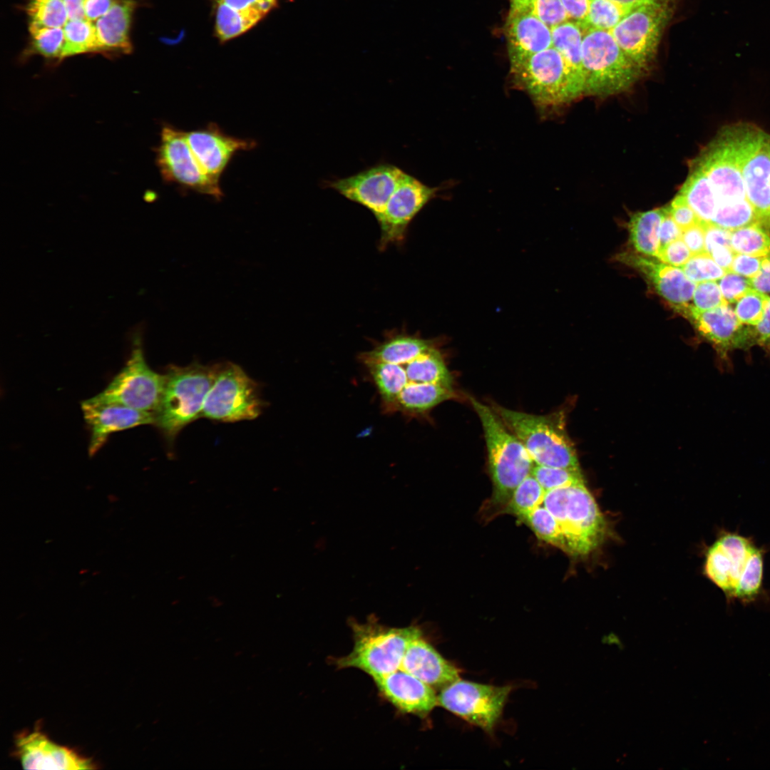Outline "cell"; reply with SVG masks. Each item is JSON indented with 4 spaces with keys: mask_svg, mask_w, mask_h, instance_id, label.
<instances>
[{
    "mask_svg": "<svg viewBox=\"0 0 770 770\" xmlns=\"http://www.w3.org/2000/svg\"><path fill=\"white\" fill-rule=\"evenodd\" d=\"M358 359L384 414L416 418L455 396L453 390L441 386L447 367L433 339L391 331Z\"/></svg>",
    "mask_w": 770,
    "mask_h": 770,
    "instance_id": "6da1fadb",
    "label": "cell"
},
{
    "mask_svg": "<svg viewBox=\"0 0 770 770\" xmlns=\"http://www.w3.org/2000/svg\"><path fill=\"white\" fill-rule=\"evenodd\" d=\"M471 404L480 419L486 444L488 468L493 491L488 509H502L514 490L532 472L534 461L523 443L497 414L473 397Z\"/></svg>",
    "mask_w": 770,
    "mask_h": 770,
    "instance_id": "7a4b0ae2",
    "label": "cell"
},
{
    "mask_svg": "<svg viewBox=\"0 0 770 770\" xmlns=\"http://www.w3.org/2000/svg\"><path fill=\"white\" fill-rule=\"evenodd\" d=\"M215 372L216 364L195 362L185 366H169L154 424L170 443L186 426L200 417Z\"/></svg>",
    "mask_w": 770,
    "mask_h": 770,
    "instance_id": "3957f363",
    "label": "cell"
},
{
    "mask_svg": "<svg viewBox=\"0 0 770 770\" xmlns=\"http://www.w3.org/2000/svg\"><path fill=\"white\" fill-rule=\"evenodd\" d=\"M509 57L515 84L537 105L558 106L584 96V82L554 47Z\"/></svg>",
    "mask_w": 770,
    "mask_h": 770,
    "instance_id": "277c9868",
    "label": "cell"
},
{
    "mask_svg": "<svg viewBox=\"0 0 770 770\" xmlns=\"http://www.w3.org/2000/svg\"><path fill=\"white\" fill-rule=\"evenodd\" d=\"M349 625L353 632V650L337 659L336 664L339 668L359 669L374 680L399 669L409 644L422 634L416 626L388 627L374 616L364 623L352 620Z\"/></svg>",
    "mask_w": 770,
    "mask_h": 770,
    "instance_id": "5b68a950",
    "label": "cell"
},
{
    "mask_svg": "<svg viewBox=\"0 0 770 770\" xmlns=\"http://www.w3.org/2000/svg\"><path fill=\"white\" fill-rule=\"evenodd\" d=\"M492 409L523 443L535 464L580 469L563 414L534 415L496 404Z\"/></svg>",
    "mask_w": 770,
    "mask_h": 770,
    "instance_id": "8992f818",
    "label": "cell"
},
{
    "mask_svg": "<svg viewBox=\"0 0 770 770\" xmlns=\"http://www.w3.org/2000/svg\"><path fill=\"white\" fill-rule=\"evenodd\" d=\"M585 31L582 44L584 96H607L627 90L642 68L623 52L610 31Z\"/></svg>",
    "mask_w": 770,
    "mask_h": 770,
    "instance_id": "52a82bcc",
    "label": "cell"
},
{
    "mask_svg": "<svg viewBox=\"0 0 770 770\" xmlns=\"http://www.w3.org/2000/svg\"><path fill=\"white\" fill-rule=\"evenodd\" d=\"M265 406L256 381L239 365L225 362L216 364L200 417L229 423L253 420Z\"/></svg>",
    "mask_w": 770,
    "mask_h": 770,
    "instance_id": "ba28073f",
    "label": "cell"
},
{
    "mask_svg": "<svg viewBox=\"0 0 770 770\" xmlns=\"http://www.w3.org/2000/svg\"><path fill=\"white\" fill-rule=\"evenodd\" d=\"M165 381V374L153 371L146 363L140 339L136 337L125 365L101 392L88 400L118 404L155 414L161 401Z\"/></svg>",
    "mask_w": 770,
    "mask_h": 770,
    "instance_id": "9c48e42d",
    "label": "cell"
},
{
    "mask_svg": "<svg viewBox=\"0 0 770 770\" xmlns=\"http://www.w3.org/2000/svg\"><path fill=\"white\" fill-rule=\"evenodd\" d=\"M566 553L586 555L597 548L606 533L605 518L585 483L568 486L564 510L555 518Z\"/></svg>",
    "mask_w": 770,
    "mask_h": 770,
    "instance_id": "30bf717a",
    "label": "cell"
},
{
    "mask_svg": "<svg viewBox=\"0 0 770 770\" xmlns=\"http://www.w3.org/2000/svg\"><path fill=\"white\" fill-rule=\"evenodd\" d=\"M156 163L167 183L220 200L222 192L219 180L209 175L201 167L190 148L185 132L171 126H164L156 148Z\"/></svg>",
    "mask_w": 770,
    "mask_h": 770,
    "instance_id": "8fae6325",
    "label": "cell"
},
{
    "mask_svg": "<svg viewBox=\"0 0 770 770\" xmlns=\"http://www.w3.org/2000/svg\"><path fill=\"white\" fill-rule=\"evenodd\" d=\"M510 686L458 679L441 689L438 704L468 723L491 732L500 719Z\"/></svg>",
    "mask_w": 770,
    "mask_h": 770,
    "instance_id": "7c38bea8",
    "label": "cell"
},
{
    "mask_svg": "<svg viewBox=\"0 0 770 770\" xmlns=\"http://www.w3.org/2000/svg\"><path fill=\"white\" fill-rule=\"evenodd\" d=\"M438 188L429 187L404 172L381 213L376 217L381 235L379 248L400 245L416 215L433 199Z\"/></svg>",
    "mask_w": 770,
    "mask_h": 770,
    "instance_id": "4fadbf2b",
    "label": "cell"
},
{
    "mask_svg": "<svg viewBox=\"0 0 770 770\" xmlns=\"http://www.w3.org/2000/svg\"><path fill=\"white\" fill-rule=\"evenodd\" d=\"M675 310L690 320L699 334L712 344L727 367L731 366L729 351L754 346L752 326L741 324L727 303L704 312L697 311L689 304Z\"/></svg>",
    "mask_w": 770,
    "mask_h": 770,
    "instance_id": "5bb4252c",
    "label": "cell"
},
{
    "mask_svg": "<svg viewBox=\"0 0 770 770\" xmlns=\"http://www.w3.org/2000/svg\"><path fill=\"white\" fill-rule=\"evenodd\" d=\"M404 172L394 164L381 163L354 175L327 181L326 187L366 207L377 217L384 209Z\"/></svg>",
    "mask_w": 770,
    "mask_h": 770,
    "instance_id": "9a60e30c",
    "label": "cell"
},
{
    "mask_svg": "<svg viewBox=\"0 0 770 770\" xmlns=\"http://www.w3.org/2000/svg\"><path fill=\"white\" fill-rule=\"evenodd\" d=\"M659 3L634 7L610 31L623 52L644 68L654 51L664 21Z\"/></svg>",
    "mask_w": 770,
    "mask_h": 770,
    "instance_id": "2e32d148",
    "label": "cell"
},
{
    "mask_svg": "<svg viewBox=\"0 0 770 770\" xmlns=\"http://www.w3.org/2000/svg\"><path fill=\"white\" fill-rule=\"evenodd\" d=\"M617 260L637 270L655 291L675 309L692 299L697 284L689 279L680 267L672 266L631 252H622Z\"/></svg>",
    "mask_w": 770,
    "mask_h": 770,
    "instance_id": "e0dca14e",
    "label": "cell"
},
{
    "mask_svg": "<svg viewBox=\"0 0 770 770\" xmlns=\"http://www.w3.org/2000/svg\"><path fill=\"white\" fill-rule=\"evenodd\" d=\"M16 753L28 769H91L95 764L73 749L59 745L39 730L22 732L15 741Z\"/></svg>",
    "mask_w": 770,
    "mask_h": 770,
    "instance_id": "ac0fdd59",
    "label": "cell"
},
{
    "mask_svg": "<svg viewBox=\"0 0 770 770\" xmlns=\"http://www.w3.org/2000/svg\"><path fill=\"white\" fill-rule=\"evenodd\" d=\"M81 406L90 430V456L102 447L111 433L155 423L154 414L118 404L95 403L86 399Z\"/></svg>",
    "mask_w": 770,
    "mask_h": 770,
    "instance_id": "d6986e66",
    "label": "cell"
},
{
    "mask_svg": "<svg viewBox=\"0 0 770 770\" xmlns=\"http://www.w3.org/2000/svg\"><path fill=\"white\" fill-rule=\"evenodd\" d=\"M188 143L204 170L218 180L232 156L255 147V141L225 133L216 124L185 132Z\"/></svg>",
    "mask_w": 770,
    "mask_h": 770,
    "instance_id": "ffe728a7",
    "label": "cell"
},
{
    "mask_svg": "<svg viewBox=\"0 0 770 770\" xmlns=\"http://www.w3.org/2000/svg\"><path fill=\"white\" fill-rule=\"evenodd\" d=\"M374 681L381 695L402 712L424 717L438 706L433 688L401 669Z\"/></svg>",
    "mask_w": 770,
    "mask_h": 770,
    "instance_id": "44dd1931",
    "label": "cell"
},
{
    "mask_svg": "<svg viewBox=\"0 0 770 770\" xmlns=\"http://www.w3.org/2000/svg\"><path fill=\"white\" fill-rule=\"evenodd\" d=\"M746 198L760 222L770 227V134L764 131L742 168Z\"/></svg>",
    "mask_w": 770,
    "mask_h": 770,
    "instance_id": "7402d4cb",
    "label": "cell"
},
{
    "mask_svg": "<svg viewBox=\"0 0 770 770\" xmlns=\"http://www.w3.org/2000/svg\"><path fill=\"white\" fill-rule=\"evenodd\" d=\"M400 669L440 690L460 679L458 669L423 640L422 634L409 644Z\"/></svg>",
    "mask_w": 770,
    "mask_h": 770,
    "instance_id": "603a6c76",
    "label": "cell"
},
{
    "mask_svg": "<svg viewBox=\"0 0 770 770\" xmlns=\"http://www.w3.org/2000/svg\"><path fill=\"white\" fill-rule=\"evenodd\" d=\"M506 34L509 56L532 54L552 47L551 29L528 13L510 10Z\"/></svg>",
    "mask_w": 770,
    "mask_h": 770,
    "instance_id": "cb8c5ba5",
    "label": "cell"
},
{
    "mask_svg": "<svg viewBox=\"0 0 770 770\" xmlns=\"http://www.w3.org/2000/svg\"><path fill=\"white\" fill-rule=\"evenodd\" d=\"M135 6L134 0H119L97 20L95 26L101 52L131 51L129 34Z\"/></svg>",
    "mask_w": 770,
    "mask_h": 770,
    "instance_id": "d4e9b609",
    "label": "cell"
},
{
    "mask_svg": "<svg viewBox=\"0 0 770 770\" xmlns=\"http://www.w3.org/2000/svg\"><path fill=\"white\" fill-rule=\"evenodd\" d=\"M667 213V206L633 214L628 222L630 242L637 252L656 257L659 247L661 224Z\"/></svg>",
    "mask_w": 770,
    "mask_h": 770,
    "instance_id": "484cf974",
    "label": "cell"
},
{
    "mask_svg": "<svg viewBox=\"0 0 770 770\" xmlns=\"http://www.w3.org/2000/svg\"><path fill=\"white\" fill-rule=\"evenodd\" d=\"M679 193L703 222H711L717 209V201L707 175L698 166L692 164L689 175Z\"/></svg>",
    "mask_w": 770,
    "mask_h": 770,
    "instance_id": "4316f807",
    "label": "cell"
},
{
    "mask_svg": "<svg viewBox=\"0 0 770 770\" xmlns=\"http://www.w3.org/2000/svg\"><path fill=\"white\" fill-rule=\"evenodd\" d=\"M552 46L558 50L567 63L584 82L582 63V44L584 33L578 24L567 21L551 29Z\"/></svg>",
    "mask_w": 770,
    "mask_h": 770,
    "instance_id": "83f0119b",
    "label": "cell"
},
{
    "mask_svg": "<svg viewBox=\"0 0 770 770\" xmlns=\"http://www.w3.org/2000/svg\"><path fill=\"white\" fill-rule=\"evenodd\" d=\"M265 16L258 11L237 10L222 2H217V36L222 42L235 38L256 25Z\"/></svg>",
    "mask_w": 770,
    "mask_h": 770,
    "instance_id": "f1b7e54d",
    "label": "cell"
},
{
    "mask_svg": "<svg viewBox=\"0 0 770 770\" xmlns=\"http://www.w3.org/2000/svg\"><path fill=\"white\" fill-rule=\"evenodd\" d=\"M704 571L728 598L734 597L740 574L730 557L716 542L707 552Z\"/></svg>",
    "mask_w": 770,
    "mask_h": 770,
    "instance_id": "f546056e",
    "label": "cell"
},
{
    "mask_svg": "<svg viewBox=\"0 0 770 770\" xmlns=\"http://www.w3.org/2000/svg\"><path fill=\"white\" fill-rule=\"evenodd\" d=\"M545 491L530 473L514 490L500 513L511 514L523 520L535 508L543 505Z\"/></svg>",
    "mask_w": 770,
    "mask_h": 770,
    "instance_id": "4dcf8cb0",
    "label": "cell"
},
{
    "mask_svg": "<svg viewBox=\"0 0 770 770\" xmlns=\"http://www.w3.org/2000/svg\"><path fill=\"white\" fill-rule=\"evenodd\" d=\"M730 246L735 253L765 256L770 252V227L758 222L732 230Z\"/></svg>",
    "mask_w": 770,
    "mask_h": 770,
    "instance_id": "1f68e13d",
    "label": "cell"
},
{
    "mask_svg": "<svg viewBox=\"0 0 770 770\" xmlns=\"http://www.w3.org/2000/svg\"><path fill=\"white\" fill-rule=\"evenodd\" d=\"M632 9L613 0H590L587 16L581 28L611 31Z\"/></svg>",
    "mask_w": 770,
    "mask_h": 770,
    "instance_id": "d6a6232c",
    "label": "cell"
},
{
    "mask_svg": "<svg viewBox=\"0 0 770 770\" xmlns=\"http://www.w3.org/2000/svg\"><path fill=\"white\" fill-rule=\"evenodd\" d=\"M29 27L62 29L68 20L63 0H28Z\"/></svg>",
    "mask_w": 770,
    "mask_h": 770,
    "instance_id": "836d02e7",
    "label": "cell"
},
{
    "mask_svg": "<svg viewBox=\"0 0 770 770\" xmlns=\"http://www.w3.org/2000/svg\"><path fill=\"white\" fill-rule=\"evenodd\" d=\"M510 10L530 14L550 29L568 21L560 0H510Z\"/></svg>",
    "mask_w": 770,
    "mask_h": 770,
    "instance_id": "e575fe53",
    "label": "cell"
},
{
    "mask_svg": "<svg viewBox=\"0 0 770 770\" xmlns=\"http://www.w3.org/2000/svg\"><path fill=\"white\" fill-rule=\"evenodd\" d=\"M763 550L754 546L740 576L734 597L752 601L758 595L762 581Z\"/></svg>",
    "mask_w": 770,
    "mask_h": 770,
    "instance_id": "d590c367",
    "label": "cell"
},
{
    "mask_svg": "<svg viewBox=\"0 0 770 770\" xmlns=\"http://www.w3.org/2000/svg\"><path fill=\"white\" fill-rule=\"evenodd\" d=\"M31 51L49 58L61 60L65 38L63 29L29 27Z\"/></svg>",
    "mask_w": 770,
    "mask_h": 770,
    "instance_id": "8d00e7d4",
    "label": "cell"
},
{
    "mask_svg": "<svg viewBox=\"0 0 770 770\" xmlns=\"http://www.w3.org/2000/svg\"><path fill=\"white\" fill-rule=\"evenodd\" d=\"M522 522L528 525L539 539L561 548L562 538L559 524L543 505L535 508Z\"/></svg>",
    "mask_w": 770,
    "mask_h": 770,
    "instance_id": "74e56055",
    "label": "cell"
},
{
    "mask_svg": "<svg viewBox=\"0 0 770 770\" xmlns=\"http://www.w3.org/2000/svg\"><path fill=\"white\" fill-rule=\"evenodd\" d=\"M531 474L545 491L584 483L580 469L535 464Z\"/></svg>",
    "mask_w": 770,
    "mask_h": 770,
    "instance_id": "f35d334b",
    "label": "cell"
},
{
    "mask_svg": "<svg viewBox=\"0 0 770 770\" xmlns=\"http://www.w3.org/2000/svg\"><path fill=\"white\" fill-rule=\"evenodd\" d=\"M680 268L687 277L695 283L718 280L727 272L719 267L707 252L692 255Z\"/></svg>",
    "mask_w": 770,
    "mask_h": 770,
    "instance_id": "ab89813d",
    "label": "cell"
},
{
    "mask_svg": "<svg viewBox=\"0 0 770 770\" xmlns=\"http://www.w3.org/2000/svg\"><path fill=\"white\" fill-rule=\"evenodd\" d=\"M770 297L754 289H749L735 302L734 313L744 325L755 326L762 317Z\"/></svg>",
    "mask_w": 770,
    "mask_h": 770,
    "instance_id": "60d3db41",
    "label": "cell"
},
{
    "mask_svg": "<svg viewBox=\"0 0 770 770\" xmlns=\"http://www.w3.org/2000/svg\"><path fill=\"white\" fill-rule=\"evenodd\" d=\"M692 299V306L699 312L710 310L727 303L722 297L719 284L715 281L697 283Z\"/></svg>",
    "mask_w": 770,
    "mask_h": 770,
    "instance_id": "b9f144b4",
    "label": "cell"
},
{
    "mask_svg": "<svg viewBox=\"0 0 770 770\" xmlns=\"http://www.w3.org/2000/svg\"><path fill=\"white\" fill-rule=\"evenodd\" d=\"M719 286L725 302L728 304L735 302L743 294L752 289L750 279L727 271L719 279Z\"/></svg>",
    "mask_w": 770,
    "mask_h": 770,
    "instance_id": "7bdbcfd3",
    "label": "cell"
},
{
    "mask_svg": "<svg viewBox=\"0 0 770 770\" xmlns=\"http://www.w3.org/2000/svg\"><path fill=\"white\" fill-rule=\"evenodd\" d=\"M667 208L669 215L682 230L702 222L685 198L679 193L667 206Z\"/></svg>",
    "mask_w": 770,
    "mask_h": 770,
    "instance_id": "ee69618b",
    "label": "cell"
},
{
    "mask_svg": "<svg viewBox=\"0 0 770 770\" xmlns=\"http://www.w3.org/2000/svg\"><path fill=\"white\" fill-rule=\"evenodd\" d=\"M692 255L682 239L673 241L659 250L657 258L666 264L681 267Z\"/></svg>",
    "mask_w": 770,
    "mask_h": 770,
    "instance_id": "f6af8a7d",
    "label": "cell"
},
{
    "mask_svg": "<svg viewBox=\"0 0 770 770\" xmlns=\"http://www.w3.org/2000/svg\"><path fill=\"white\" fill-rule=\"evenodd\" d=\"M764 258V256L736 253L730 271L751 279L759 272Z\"/></svg>",
    "mask_w": 770,
    "mask_h": 770,
    "instance_id": "bcb514c9",
    "label": "cell"
},
{
    "mask_svg": "<svg viewBox=\"0 0 770 770\" xmlns=\"http://www.w3.org/2000/svg\"><path fill=\"white\" fill-rule=\"evenodd\" d=\"M704 223L701 222L682 230V240L692 255L706 252Z\"/></svg>",
    "mask_w": 770,
    "mask_h": 770,
    "instance_id": "7dc6e473",
    "label": "cell"
},
{
    "mask_svg": "<svg viewBox=\"0 0 770 770\" xmlns=\"http://www.w3.org/2000/svg\"><path fill=\"white\" fill-rule=\"evenodd\" d=\"M753 335L754 345L762 347L770 356V298L761 319L756 325L753 326Z\"/></svg>",
    "mask_w": 770,
    "mask_h": 770,
    "instance_id": "c3c4849f",
    "label": "cell"
},
{
    "mask_svg": "<svg viewBox=\"0 0 770 770\" xmlns=\"http://www.w3.org/2000/svg\"><path fill=\"white\" fill-rule=\"evenodd\" d=\"M731 231L711 223H704L705 251L709 253L715 247L730 246Z\"/></svg>",
    "mask_w": 770,
    "mask_h": 770,
    "instance_id": "681fc988",
    "label": "cell"
},
{
    "mask_svg": "<svg viewBox=\"0 0 770 770\" xmlns=\"http://www.w3.org/2000/svg\"><path fill=\"white\" fill-rule=\"evenodd\" d=\"M237 10L255 11L266 15L277 4V0H215Z\"/></svg>",
    "mask_w": 770,
    "mask_h": 770,
    "instance_id": "f907efd6",
    "label": "cell"
},
{
    "mask_svg": "<svg viewBox=\"0 0 770 770\" xmlns=\"http://www.w3.org/2000/svg\"><path fill=\"white\" fill-rule=\"evenodd\" d=\"M568 21L582 26L587 16L590 0H560Z\"/></svg>",
    "mask_w": 770,
    "mask_h": 770,
    "instance_id": "816d5d0a",
    "label": "cell"
},
{
    "mask_svg": "<svg viewBox=\"0 0 770 770\" xmlns=\"http://www.w3.org/2000/svg\"><path fill=\"white\" fill-rule=\"evenodd\" d=\"M682 230L667 212L660 227L659 250L673 241L682 239Z\"/></svg>",
    "mask_w": 770,
    "mask_h": 770,
    "instance_id": "f5cc1de1",
    "label": "cell"
},
{
    "mask_svg": "<svg viewBox=\"0 0 770 770\" xmlns=\"http://www.w3.org/2000/svg\"><path fill=\"white\" fill-rule=\"evenodd\" d=\"M119 0H84L85 14L88 21L96 24L97 20L106 14Z\"/></svg>",
    "mask_w": 770,
    "mask_h": 770,
    "instance_id": "db71d44e",
    "label": "cell"
},
{
    "mask_svg": "<svg viewBox=\"0 0 770 770\" xmlns=\"http://www.w3.org/2000/svg\"><path fill=\"white\" fill-rule=\"evenodd\" d=\"M750 282L752 289L762 293L770 292V252L764 256L759 272Z\"/></svg>",
    "mask_w": 770,
    "mask_h": 770,
    "instance_id": "11a10c76",
    "label": "cell"
},
{
    "mask_svg": "<svg viewBox=\"0 0 770 770\" xmlns=\"http://www.w3.org/2000/svg\"><path fill=\"white\" fill-rule=\"evenodd\" d=\"M709 254L719 267L727 272L731 269L736 253L731 247L721 245L714 247Z\"/></svg>",
    "mask_w": 770,
    "mask_h": 770,
    "instance_id": "9f6ffc18",
    "label": "cell"
},
{
    "mask_svg": "<svg viewBox=\"0 0 770 770\" xmlns=\"http://www.w3.org/2000/svg\"><path fill=\"white\" fill-rule=\"evenodd\" d=\"M620 4L630 8H634L642 4L659 3L658 0H613ZM660 4V3H659Z\"/></svg>",
    "mask_w": 770,
    "mask_h": 770,
    "instance_id": "6f0895ef",
    "label": "cell"
}]
</instances>
